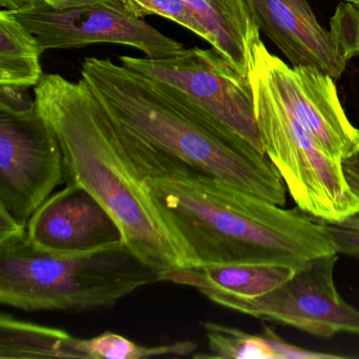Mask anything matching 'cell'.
I'll list each match as a JSON object with an SVG mask.
<instances>
[{"instance_id": "obj_24", "label": "cell", "mask_w": 359, "mask_h": 359, "mask_svg": "<svg viewBox=\"0 0 359 359\" xmlns=\"http://www.w3.org/2000/svg\"><path fill=\"white\" fill-rule=\"evenodd\" d=\"M342 165H344V168H346V169H350L351 171L355 172V173H357L359 175V146L352 156L348 157V159L342 161Z\"/></svg>"}, {"instance_id": "obj_17", "label": "cell", "mask_w": 359, "mask_h": 359, "mask_svg": "<svg viewBox=\"0 0 359 359\" xmlns=\"http://www.w3.org/2000/svg\"><path fill=\"white\" fill-rule=\"evenodd\" d=\"M198 346L194 341L174 342L163 346H140L129 338L104 332L89 339H83V351L87 359H144L151 357H184L193 354Z\"/></svg>"}, {"instance_id": "obj_16", "label": "cell", "mask_w": 359, "mask_h": 359, "mask_svg": "<svg viewBox=\"0 0 359 359\" xmlns=\"http://www.w3.org/2000/svg\"><path fill=\"white\" fill-rule=\"evenodd\" d=\"M43 51L36 36L12 12L0 11V87L35 88L43 79Z\"/></svg>"}, {"instance_id": "obj_1", "label": "cell", "mask_w": 359, "mask_h": 359, "mask_svg": "<svg viewBox=\"0 0 359 359\" xmlns=\"http://www.w3.org/2000/svg\"><path fill=\"white\" fill-rule=\"evenodd\" d=\"M81 75L142 177L190 172L285 205V184L266 155L212 118L177 88L108 58H85Z\"/></svg>"}, {"instance_id": "obj_7", "label": "cell", "mask_w": 359, "mask_h": 359, "mask_svg": "<svg viewBox=\"0 0 359 359\" xmlns=\"http://www.w3.org/2000/svg\"><path fill=\"white\" fill-rule=\"evenodd\" d=\"M12 13L36 36L43 53L115 43L136 48L146 57L161 60L184 50L182 43L135 15L123 0H70L60 8L37 4Z\"/></svg>"}, {"instance_id": "obj_26", "label": "cell", "mask_w": 359, "mask_h": 359, "mask_svg": "<svg viewBox=\"0 0 359 359\" xmlns=\"http://www.w3.org/2000/svg\"><path fill=\"white\" fill-rule=\"evenodd\" d=\"M340 224H344L346 226H350V228L359 229V211L355 213L354 215L348 217V219L344 220Z\"/></svg>"}, {"instance_id": "obj_13", "label": "cell", "mask_w": 359, "mask_h": 359, "mask_svg": "<svg viewBox=\"0 0 359 359\" xmlns=\"http://www.w3.org/2000/svg\"><path fill=\"white\" fill-rule=\"evenodd\" d=\"M296 269L279 264H189L161 273L158 281L192 287L218 304L226 298L266 295L291 278Z\"/></svg>"}, {"instance_id": "obj_4", "label": "cell", "mask_w": 359, "mask_h": 359, "mask_svg": "<svg viewBox=\"0 0 359 359\" xmlns=\"http://www.w3.org/2000/svg\"><path fill=\"white\" fill-rule=\"evenodd\" d=\"M156 281L123 241L81 254L46 251L27 232L0 241V302L26 312L111 309Z\"/></svg>"}, {"instance_id": "obj_23", "label": "cell", "mask_w": 359, "mask_h": 359, "mask_svg": "<svg viewBox=\"0 0 359 359\" xmlns=\"http://www.w3.org/2000/svg\"><path fill=\"white\" fill-rule=\"evenodd\" d=\"M70 0H0V7L8 11L18 12L37 4H46L54 8L62 7Z\"/></svg>"}, {"instance_id": "obj_5", "label": "cell", "mask_w": 359, "mask_h": 359, "mask_svg": "<svg viewBox=\"0 0 359 359\" xmlns=\"http://www.w3.org/2000/svg\"><path fill=\"white\" fill-rule=\"evenodd\" d=\"M256 117L264 153L298 209L330 224H341L359 211L342 163L330 156L252 67Z\"/></svg>"}, {"instance_id": "obj_3", "label": "cell", "mask_w": 359, "mask_h": 359, "mask_svg": "<svg viewBox=\"0 0 359 359\" xmlns=\"http://www.w3.org/2000/svg\"><path fill=\"white\" fill-rule=\"evenodd\" d=\"M153 199L192 264L299 268L337 253L321 224L214 178L184 171L146 177Z\"/></svg>"}, {"instance_id": "obj_22", "label": "cell", "mask_w": 359, "mask_h": 359, "mask_svg": "<svg viewBox=\"0 0 359 359\" xmlns=\"http://www.w3.org/2000/svg\"><path fill=\"white\" fill-rule=\"evenodd\" d=\"M320 224L325 236L337 253L359 258V229L325 222Z\"/></svg>"}, {"instance_id": "obj_12", "label": "cell", "mask_w": 359, "mask_h": 359, "mask_svg": "<svg viewBox=\"0 0 359 359\" xmlns=\"http://www.w3.org/2000/svg\"><path fill=\"white\" fill-rule=\"evenodd\" d=\"M264 32L292 67H314L334 81L346 70V57L331 31L315 16L308 0H243Z\"/></svg>"}, {"instance_id": "obj_2", "label": "cell", "mask_w": 359, "mask_h": 359, "mask_svg": "<svg viewBox=\"0 0 359 359\" xmlns=\"http://www.w3.org/2000/svg\"><path fill=\"white\" fill-rule=\"evenodd\" d=\"M34 100L60 140L67 184L83 187L93 195L118 224L123 243L158 276L192 264L86 81L43 74L34 88Z\"/></svg>"}, {"instance_id": "obj_10", "label": "cell", "mask_w": 359, "mask_h": 359, "mask_svg": "<svg viewBox=\"0 0 359 359\" xmlns=\"http://www.w3.org/2000/svg\"><path fill=\"white\" fill-rule=\"evenodd\" d=\"M252 60L277 98L330 156L342 163L354 154L359 130L346 116L330 75L314 67L287 66L269 52L262 39L254 47Z\"/></svg>"}, {"instance_id": "obj_19", "label": "cell", "mask_w": 359, "mask_h": 359, "mask_svg": "<svg viewBox=\"0 0 359 359\" xmlns=\"http://www.w3.org/2000/svg\"><path fill=\"white\" fill-rule=\"evenodd\" d=\"M135 15L140 18L158 15L188 29L203 39H207L205 28L197 16L182 0H123Z\"/></svg>"}, {"instance_id": "obj_11", "label": "cell", "mask_w": 359, "mask_h": 359, "mask_svg": "<svg viewBox=\"0 0 359 359\" xmlns=\"http://www.w3.org/2000/svg\"><path fill=\"white\" fill-rule=\"evenodd\" d=\"M27 235L36 247L57 254L88 253L123 241L114 218L76 184H67L34 212Z\"/></svg>"}, {"instance_id": "obj_9", "label": "cell", "mask_w": 359, "mask_h": 359, "mask_svg": "<svg viewBox=\"0 0 359 359\" xmlns=\"http://www.w3.org/2000/svg\"><path fill=\"white\" fill-rule=\"evenodd\" d=\"M336 262L337 253L318 256L296 269L291 278L266 295L226 298L218 304L321 337H332L338 332L359 335V310L342 299L334 283Z\"/></svg>"}, {"instance_id": "obj_21", "label": "cell", "mask_w": 359, "mask_h": 359, "mask_svg": "<svg viewBox=\"0 0 359 359\" xmlns=\"http://www.w3.org/2000/svg\"><path fill=\"white\" fill-rule=\"evenodd\" d=\"M266 339L270 342L271 348L274 353L275 359H336L344 358L340 355L329 354V353L315 352L306 350L300 346H294L279 337L274 330L269 327H264L262 332Z\"/></svg>"}, {"instance_id": "obj_6", "label": "cell", "mask_w": 359, "mask_h": 359, "mask_svg": "<svg viewBox=\"0 0 359 359\" xmlns=\"http://www.w3.org/2000/svg\"><path fill=\"white\" fill-rule=\"evenodd\" d=\"M119 60L127 68L177 88L212 118L266 155L251 79L213 48H193L161 60L121 56Z\"/></svg>"}, {"instance_id": "obj_15", "label": "cell", "mask_w": 359, "mask_h": 359, "mask_svg": "<svg viewBox=\"0 0 359 359\" xmlns=\"http://www.w3.org/2000/svg\"><path fill=\"white\" fill-rule=\"evenodd\" d=\"M83 358V339L64 330L0 315V359Z\"/></svg>"}, {"instance_id": "obj_25", "label": "cell", "mask_w": 359, "mask_h": 359, "mask_svg": "<svg viewBox=\"0 0 359 359\" xmlns=\"http://www.w3.org/2000/svg\"><path fill=\"white\" fill-rule=\"evenodd\" d=\"M344 167V165H342ZM344 175H346V180H348V184H350L352 190L356 193L359 196V175L355 172L351 171L350 169H346L344 167Z\"/></svg>"}, {"instance_id": "obj_14", "label": "cell", "mask_w": 359, "mask_h": 359, "mask_svg": "<svg viewBox=\"0 0 359 359\" xmlns=\"http://www.w3.org/2000/svg\"><path fill=\"white\" fill-rule=\"evenodd\" d=\"M207 33L205 41L249 77L260 30L243 0H182Z\"/></svg>"}, {"instance_id": "obj_20", "label": "cell", "mask_w": 359, "mask_h": 359, "mask_svg": "<svg viewBox=\"0 0 359 359\" xmlns=\"http://www.w3.org/2000/svg\"><path fill=\"white\" fill-rule=\"evenodd\" d=\"M330 31L346 60L359 56V7L340 3L332 18Z\"/></svg>"}, {"instance_id": "obj_8", "label": "cell", "mask_w": 359, "mask_h": 359, "mask_svg": "<svg viewBox=\"0 0 359 359\" xmlns=\"http://www.w3.org/2000/svg\"><path fill=\"white\" fill-rule=\"evenodd\" d=\"M64 182L60 140L36 104L24 110L0 107V208L27 226Z\"/></svg>"}, {"instance_id": "obj_27", "label": "cell", "mask_w": 359, "mask_h": 359, "mask_svg": "<svg viewBox=\"0 0 359 359\" xmlns=\"http://www.w3.org/2000/svg\"><path fill=\"white\" fill-rule=\"evenodd\" d=\"M342 1H346V3L353 4V5L357 6L359 7V0H342Z\"/></svg>"}, {"instance_id": "obj_18", "label": "cell", "mask_w": 359, "mask_h": 359, "mask_svg": "<svg viewBox=\"0 0 359 359\" xmlns=\"http://www.w3.org/2000/svg\"><path fill=\"white\" fill-rule=\"evenodd\" d=\"M210 354L194 355V358L275 359L266 336L254 335L243 330L213 321L203 323Z\"/></svg>"}]
</instances>
